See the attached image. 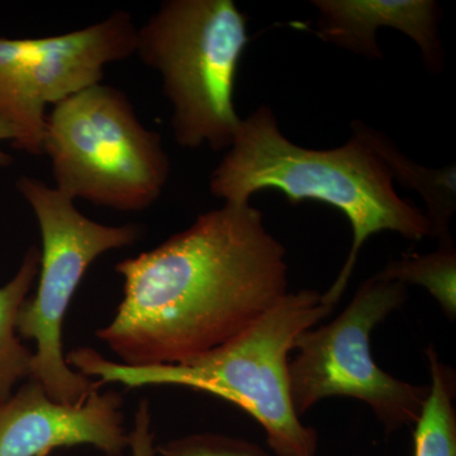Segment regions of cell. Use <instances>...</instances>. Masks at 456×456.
Returning <instances> with one entry per match:
<instances>
[{
    "mask_svg": "<svg viewBox=\"0 0 456 456\" xmlns=\"http://www.w3.org/2000/svg\"><path fill=\"white\" fill-rule=\"evenodd\" d=\"M284 245L248 203H224L191 227L119 261L123 298L95 335L128 367L175 365L248 329L289 292Z\"/></svg>",
    "mask_w": 456,
    "mask_h": 456,
    "instance_id": "1",
    "label": "cell"
},
{
    "mask_svg": "<svg viewBox=\"0 0 456 456\" xmlns=\"http://www.w3.org/2000/svg\"><path fill=\"white\" fill-rule=\"evenodd\" d=\"M266 189L281 191L292 204H329L349 221V256L322 294L331 307L346 290L369 237L383 231L412 241L431 236L425 212L398 196L386 164L364 141L353 134L336 149L296 145L281 134L272 108L261 106L240 122L232 146L213 170L209 191L224 203H248Z\"/></svg>",
    "mask_w": 456,
    "mask_h": 456,
    "instance_id": "2",
    "label": "cell"
},
{
    "mask_svg": "<svg viewBox=\"0 0 456 456\" xmlns=\"http://www.w3.org/2000/svg\"><path fill=\"white\" fill-rule=\"evenodd\" d=\"M334 310L317 290L288 292L235 338L182 364L128 367L89 347L71 350L65 359L75 371L101 384L179 386L216 395L263 426L275 456H316L318 432L294 410L288 362L302 332Z\"/></svg>",
    "mask_w": 456,
    "mask_h": 456,
    "instance_id": "3",
    "label": "cell"
},
{
    "mask_svg": "<svg viewBox=\"0 0 456 456\" xmlns=\"http://www.w3.org/2000/svg\"><path fill=\"white\" fill-rule=\"evenodd\" d=\"M248 42V18L232 0H167L137 28L134 55L160 74L183 149L232 146L241 122L233 88Z\"/></svg>",
    "mask_w": 456,
    "mask_h": 456,
    "instance_id": "4",
    "label": "cell"
},
{
    "mask_svg": "<svg viewBox=\"0 0 456 456\" xmlns=\"http://www.w3.org/2000/svg\"><path fill=\"white\" fill-rule=\"evenodd\" d=\"M42 152L57 191L114 211H146L170 176L160 134L142 125L122 89L103 83L53 104Z\"/></svg>",
    "mask_w": 456,
    "mask_h": 456,
    "instance_id": "5",
    "label": "cell"
},
{
    "mask_svg": "<svg viewBox=\"0 0 456 456\" xmlns=\"http://www.w3.org/2000/svg\"><path fill=\"white\" fill-rule=\"evenodd\" d=\"M16 188L35 213L42 239L37 289L20 307L16 331L36 342L31 379L40 383L53 401L77 403L102 384L66 362L62 326L69 305L89 266L102 254L136 244L145 227L106 226L92 221L71 198L33 176L20 175Z\"/></svg>",
    "mask_w": 456,
    "mask_h": 456,
    "instance_id": "6",
    "label": "cell"
},
{
    "mask_svg": "<svg viewBox=\"0 0 456 456\" xmlns=\"http://www.w3.org/2000/svg\"><path fill=\"white\" fill-rule=\"evenodd\" d=\"M407 285L375 274L326 325L305 330L288 362L290 398L302 417L329 397L364 402L387 434L415 426L428 386L404 382L378 367L371 355L375 327L407 302Z\"/></svg>",
    "mask_w": 456,
    "mask_h": 456,
    "instance_id": "7",
    "label": "cell"
},
{
    "mask_svg": "<svg viewBox=\"0 0 456 456\" xmlns=\"http://www.w3.org/2000/svg\"><path fill=\"white\" fill-rule=\"evenodd\" d=\"M132 53L131 27L118 14L64 35L0 37V118L17 132L14 149L44 154L46 107L102 83L107 65Z\"/></svg>",
    "mask_w": 456,
    "mask_h": 456,
    "instance_id": "8",
    "label": "cell"
},
{
    "mask_svg": "<svg viewBox=\"0 0 456 456\" xmlns=\"http://www.w3.org/2000/svg\"><path fill=\"white\" fill-rule=\"evenodd\" d=\"M122 406L118 393L99 388L77 403H61L31 379L0 403V456H46L79 445L121 456L128 448Z\"/></svg>",
    "mask_w": 456,
    "mask_h": 456,
    "instance_id": "9",
    "label": "cell"
},
{
    "mask_svg": "<svg viewBox=\"0 0 456 456\" xmlns=\"http://www.w3.org/2000/svg\"><path fill=\"white\" fill-rule=\"evenodd\" d=\"M312 4L318 11L316 33L321 40L369 60H380L377 29L389 27L415 42L428 73L443 71L441 8L434 0H314Z\"/></svg>",
    "mask_w": 456,
    "mask_h": 456,
    "instance_id": "10",
    "label": "cell"
},
{
    "mask_svg": "<svg viewBox=\"0 0 456 456\" xmlns=\"http://www.w3.org/2000/svg\"><path fill=\"white\" fill-rule=\"evenodd\" d=\"M351 131L382 159L393 182L398 180L403 187L412 189L421 196L431 237L439 242L452 241L450 222L456 211L455 164L436 169L422 167L404 155L383 132L369 127L362 121L351 123Z\"/></svg>",
    "mask_w": 456,
    "mask_h": 456,
    "instance_id": "11",
    "label": "cell"
},
{
    "mask_svg": "<svg viewBox=\"0 0 456 456\" xmlns=\"http://www.w3.org/2000/svg\"><path fill=\"white\" fill-rule=\"evenodd\" d=\"M41 250L28 248L17 274L0 288V403L12 395V389L31 375L33 353L17 336L20 307L40 272Z\"/></svg>",
    "mask_w": 456,
    "mask_h": 456,
    "instance_id": "12",
    "label": "cell"
},
{
    "mask_svg": "<svg viewBox=\"0 0 456 456\" xmlns=\"http://www.w3.org/2000/svg\"><path fill=\"white\" fill-rule=\"evenodd\" d=\"M431 384L413 430V456H456L455 371L430 344L425 350Z\"/></svg>",
    "mask_w": 456,
    "mask_h": 456,
    "instance_id": "13",
    "label": "cell"
},
{
    "mask_svg": "<svg viewBox=\"0 0 456 456\" xmlns=\"http://www.w3.org/2000/svg\"><path fill=\"white\" fill-rule=\"evenodd\" d=\"M379 277L404 285H421L439 303L449 320L456 317V248L454 241L439 242L431 254L408 253L389 261Z\"/></svg>",
    "mask_w": 456,
    "mask_h": 456,
    "instance_id": "14",
    "label": "cell"
},
{
    "mask_svg": "<svg viewBox=\"0 0 456 456\" xmlns=\"http://www.w3.org/2000/svg\"><path fill=\"white\" fill-rule=\"evenodd\" d=\"M161 456H274L261 446L224 434H191L156 446Z\"/></svg>",
    "mask_w": 456,
    "mask_h": 456,
    "instance_id": "15",
    "label": "cell"
},
{
    "mask_svg": "<svg viewBox=\"0 0 456 456\" xmlns=\"http://www.w3.org/2000/svg\"><path fill=\"white\" fill-rule=\"evenodd\" d=\"M151 431V412L146 399L140 402L134 415V428L128 434V448L131 456H155L158 454Z\"/></svg>",
    "mask_w": 456,
    "mask_h": 456,
    "instance_id": "16",
    "label": "cell"
},
{
    "mask_svg": "<svg viewBox=\"0 0 456 456\" xmlns=\"http://www.w3.org/2000/svg\"><path fill=\"white\" fill-rule=\"evenodd\" d=\"M17 139V132L9 123L0 118V167H8L13 164V156L3 150V142L13 143Z\"/></svg>",
    "mask_w": 456,
    "mask_h": 456,
    "instance_id": "17",
    "label": "cell"
}]
</instances>
